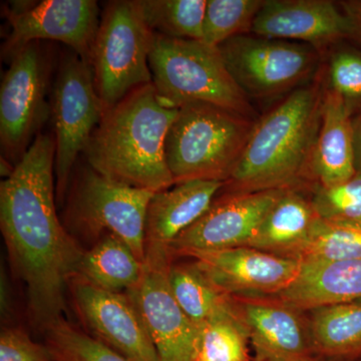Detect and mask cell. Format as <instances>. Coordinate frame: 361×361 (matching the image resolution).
Instances as JSON below:
<instances>
[{
	"label": "cell",
	"instance_id": "5b68a950",
	"mask_svg": "<svg viewBox=\"0 0 361 361\" xmlns=\"http://www.w3.org/2000/svg\"><path fill=\"white\" fill-rule=\"evenodd\" d=\"M149 63L152 84L165 106L210 104L243 116L251 110L218 47L154 33Z\"/></svg>",
	"mask_w": 361,
	"mask_h": 361
},
{
	"label": "cell",
	"instance_id": "83f0119b",
	"mask_svg": "<svg viewBox=\"0 0 361 361\" xmlns=\"http://www.w3.org/2000/svg\"><path fill=\"white\" fill-rule=\"evenodd\" d=\"M246 334L236 312L213 318L199 329L195 361H246Z\"/></svg>",
	"mask_w": 361,
	"mask_h": 361
},
{
	"label": "cell",
	"instance_id": "d4e9b609",
	"mask_svg": "<svg viewBox=\"0 0 361 361\" xmlns=\"http://www.w3.org/2000/svg\"><path fill=\"white\" fill-rule=\"evenodd\" d=\"M361 257V226L316 218L305 243L292 259L300 263H332Z\"/></svg>",
	"mask_w": 361,
	"mask_h": 361
},
{
	"label": "cell",
	"instance_id": "603a6c76",
	"mask_svg": "<svg viewBox=\"0 0 361 361\" xmlns=\"http://www.w3.org/2000/svg\"><path fill=\"white\" fill-rule=\"evenodd\" d=\"M168 277L176 301L198 329L217 316L236 312L229 296L216 288L194 263H171Z\"/></svg>",
	"mask_w": 361,
	"mask_h": 361
},
{
	"label": "cell",
	"instance_id": "3957f363",
	"mask_svg": "<svg viewBox=\"0 0 361 361\" xmlns=\"http://www.w3.org/2000/svg\"><path fill=\"white\" fill-rule=\"evenodd\" d=\"M322 103L315 87H301L256 123L225 183L231 192L282 189L294 180L312 159Z\"/></svg>",
	"mask_w": 361,
	"mask_h": 361
},
{
	"label": "cell",
	"instance_id": "7c38bea8",
	"mask_svg": "<svg viewBox=\"0 0 361 361\" xmlns=\"http://www.w3.org/2000/svg\"><path fill=\"white\" fill-rule=\"evenodd\" d=\"M73 305L90 336L130 361H160L144 318L128 293L104 290L73 278Z\"/></svg>",
	"mask_w": 361,
	"mask_h": 361
},
{
	"label": "cell",
	"instance_id": "d6986e66",
	"mask_svg": "<svg viewBox=\"0 0 361 361\" xmlns=\"http://www.w3.org/2000/svg\"><path fill=\"white\" fill-rule=\"evenodd\" d=\"M291 310H310L361 299V257L332 263H300L298 276L278 294Z\"/></svg>",
	"mask_w": 361,
	"mask_h": 361
},
{
	"label": "cell",
	"instance_id": "4dcf8cb0",
	"mask_svg": "<svg viewBox=\"0 0 361 361\" xmlns=\"http://www.w3.org/2000/svg\"><path fill=\"white\" fill-rule=\"evenodd\" d=\"M332 92L349 102L361 99V56L342 51L332 56L329 66Z\"/></svg>",
	"mask_w": 361,
	"mask_h": 361
},
{
	"label": "cell",
	"instance_id": "9a60e30c",
	"mask_svg": "<svg viewBox=\"0 0 361 361\" xmlns=\"http://www.w3.org/2000/svg\"><path fill=\"white\" fill-rule=\"evenodd\" d=\"M169 268L144 264L141 283L128 294L144 318L160 361H195L199 329L173 296Z\"/></svg>",
	"mask_w": 361,
	"mask_h": 361
},
{
	"label": "cell",
	"instance_id": "ba28073f",
	"mask_svg": "<svg viewBox=\"0 0 361 361\" xmlns=\"http://www.w3.org/2000/svg\"><path fill=\"white\" fill-rule=\"evenodd\" d=\"M51 92L56 197L63 202L78 156L84 153L106 109L97 94L92 66L75 52L61 59Z\"/></svg>",
	"mask_w": 361,
	"mask_h": 361
},
{
	"label": "cell",
	"instance_id": "ac0fdd59",
	"mask_svg": "<svg viewBox=\"0 0 361 361\" xmlns=\"http://www.w3.org/2000/svg\"><path fill=\"white\" fill-rule=\"evenodd\" d=\"M311 164L322 187L339 184L357 173L355 127L349 104L332 90L322 99L319 130Z\"/></svg>",
	"mask_w": 361,
	"mask_h": 361
},
{
	"label": "cell",
	"instance_id": "d6a6232c",
	"mask_svg": "<svg viewBox=\"0 0 361 361\" xmlns=\"http://www.w3.org/2000/svg\"><path fill=\"white\" fill-rule=\"evenodd\" d=\"M346 14L353 25V30L361 37V1L345 4Z\"/></svg>",
	"mask_w": 361,
	"mask_h": 361
},
{
	"label": "cell",
	"instance_id": "2e32d148",
	"mask_svg": "<svg viewBox=\"0 0 361 361\" xmlns=\"http://www.w3.org/2000/svg\"><path fill=\"white\" fill-rule=\"evenodd\" d=\"M224 185L221 180H187L154 193L145 222V264L170 265L173 242L200 219Z\"/></svg>",
	"mask_w": 361,
	"mask_h": 361
},
{
	"label": "cell",
	"instance_id": "836d02e7",
	"mask_svg": "<svg viewBox=\"0 0 361 361\" xmlns=\"http://www.w3.org/2000/svg\"><path fill=\"white\" fill-rule=\"evenodd\" d=\"M355 127V147L356 169L361 171V120Z\"/></svg>",
	"mask_w": 361,
	"mask_h": 361
},
{
	"label": "cell",
	"instance_id": "6da1fadb",
	"mask_svg": "<svg viewBox=\"0 0 361 361\" xmlns=\"http://www.w3.org/2000/svg\"><path fill=\"white\" fill-rule=\"evenodd\" d=\"M56 141L40 134L0 184V226L14 274L25 285L35 327L63 317L85 250L56 212Z\"/></svg>",
	"mask_w": 361,
	"mask_h": 361
},
{
	"label": "cell",
	"instance_id": "f546056e",
	"mask_svg": "<svg viewBox=\"0 0 361 361\" xmlns=\"http://www.w3.org/2000/svg\"><path fill=\"white\" fill-rule=\"evenodd\" d=\"M311 205L326 222L361 226V171L339 184L322 186Z\"/></svg>",
	"mask_w": 361,
	"mask_h": 361
},
{
	"label": "cell",
	"instance_id": "4316f807",
	"mask_svg": "<svg viewBox=\"0 0 361 361\" xmlns=\"http://www.w3.org/2000/svg\"><path fill=\"white\" fill-rule=\"evenodd\" d=\"M42 331L45 345L56 361H130L65 317L49 323Z\"/></svg>",
	"mask_w": 361,
	"mask_h": 361
},
{
	"label": "cell",
	"instance_id": "8992f818",
	"mask_svg": "<svg viewBox=\"0 0 361 361\" xmlns=\"http://www.w3.org/2000/svg\"><path fill=\"white\" fill-rule=\"evenodd\" d=\"M153 195L111 180L85 163L66 192L63 225L78 242L94 244L106 234L116 235L145 264V222Z\"/></svg>",
	"mask_w": 361,
	"mask_h": 361
},
{
	"label": "cell",
	"instance_id": "7a4b0ae2",
	"mask_svg": "<svg viewBox=\"0 0 361 361\" xmlns=\"http://www.w3.org/2000/svg\"><path fill=\"white\" fill-rule=\"evenodd\" d=\"M178 113L161 103L153 84L137 87L104 111L82 153L85 163L111 180L153 193L174 186L165 142Z\"/></svg>",
	"mask_w": 361,
	"mask_h": 361
},
{
	"label": "cell",
	"instance_id": "f1b7e54d",
	"mask_svg": "<svg viewBox=\"0 0 361 361\" xmlns=\"http://www.w3.org/2000/svg\"><path fill=\"white\" fill-rule=\"evenodd\" d=\"M263 4L261 0H208L202 42L218 47L226 40L250 32Z\"/></svg>",
	"mask_w": 361,
	"mask_h": 361
},
{
	"label": "cell",
	"instance_id": "30bf717a",
	"mask_svg": "<svg viewBox=\"0 0 361 361\" xmlns=\"http://www.w3.org/2000/svg\"><path fill=\"white\" fill-rule=\"evenodd\" d=\"M227 70L246 96L270 97L293 87L316 63L310 45L240 35L218 47Z\"/></svg>",
	"mask_w": 361,
	"mask_h": 361
},
{
	"label": "cell",
	"instance_id": "8fae6325",
	"mask_svg": "<svg viewBox=\"0 0 361 361\" xmlns=\"http://www.w3.org/2000/svg\"><path fill=\"white\" fill-rule=\"evenodd\" d=\"M99 16L94 0L13 1L6 8L11 30L2 45V56L11 59L30 42L54 40L90 63Z\"/></svg>",
	"mask_w": 361,
	"mask_h": 361
},
{
	"label": "cell",
	"instance_id": "5bb4252c",
	"mask_svg": "<svg viewBox=\"0 0 361 361\" xmlns=\"http://www.w3.org/2000/svg\"><path fill=\"white\" fill-rule=\"evenodd\" d=\"M194 264L226 295L279 294L298 276L300 262L251 247L188 252Z\"/></svg>",
	"mask_w": 361,
	"mask_h": 361
},
{
	"label": "cell",
	"instance_id": "7402d4cb",
	"mask_svg": "<svg viewBox=\"0 0 361 361\" xmlns=\"http://www.w3.org/2000/svg\"><path fill=\"white\" fill-rule=\"evenodd\" d=\"M316 218L302 197L284 192L247 247L292 258L310 236Z\"/></svg>",
	"mask_w": 361,
	"mask_h": 361
},
{
	"label": "cell",
	"instance_id": "ffe728a7",
	"mask_svg": "<svg viewBox=\"0 0 361 361\" xmlns=\"http://www.w3.org/2000/svg\"><path fill=\"white\" fill-rule=\"evenodd\" d=\"M286 306L247 303L241 322L262 361H305V339L298 318Z\"/></svg>",
	"mask_w": 361,
	"mask_h": 361
},
{
	"label": "cell",
	"instance_id": "277c9868",
	"mask_svg": "<svg viewBox=\"0 0 361 361\" xmlns=\"http://www.w3.org/2000/svg\"><path fill=\"white\" fill-rule=\"evenodd\" d=\"M254 126L246 116L214 104L180 106L165 142L166 160L175 184L193 180L227 182Z\"/></svg>",
	"mask_w": 361,
	"mask_h": 361
},
{
	"label": "cell",
	"instance_id": "cb8c5ba5",
	"mask_svg": "<svg viewBox=\"0 0 361 361\" xmlns=\"http://www.w3.org/2000/svg\"><path fill=\"white\" fill-rule=\"evenodd\" d=\"M147 26L172 39H203L208 0H134Z\"/></svg>",
	"mask_w": 361,
	"mask_h": 361
},
{
	"label": "cell",
	"instance_id": "484cf974",
	"mask_svg": "<svg viewBox=\"0 0 361 361\" xmlns=\"http://www.w3.org/2000/svg\"><path fill=\"white\" fill-rule=\"evenodd\" d=\"M313 310V334L320 348L331 353L361 348V299Z\"/></svg>",
	"mask_w": 361,
	"mask_h": 361
},
{
	"label": "cell",
	"instance_id": "9c48e42d",
	"mask_svg": "<svg viewBox=\"0 0 361 361\" xmlns=\"http://www.w3.org/2000/svg\"><path fill=\"white\" fill-rule=\"evenodd\" d=\"M51 61L40 42H30L11 59L0 87L1 157L16 165L51 116L47 99Z\"/></svg>",
	"mask_w": 361,
	"mask_h": 361
},
{
	"label": "cell",
	"instance_id": "1f68e13d",
	"mask_svg": "<svg viewBox=\"0 0 361 361\" xmlns=\"http://www.w3.org/2000/svg\"><path fill=\"white\" fill-rule=\"evenodd\" d=\"M0 361H56L47 345L37 343L20 327L6 326L0 336Z\"/></svg>",
	"mask_w": 361,
	"mask_h": 361
},
{
	"label": "cell",
	"instance_id": "52a82bcc",
	"mask_svg": "<svg viewBox=\"0 0 361 361\" xmlns=\"http://www.w3.org/2000/svg\"><path fill=\"white\" fill-rule=\"evenodd\" d=\"M153 39L134 0L111 1L106 6L90 58L97 94L106 110L153 82L149 63Z\"/></svg>",
	"mask_w": 361,
	"mask_h": 361
},
{
	"label": "cell",
	"instance_id": "44dd1931",
	"mask_svg": "<svg viewBox=\"0 0 361 361\" xmlns=\"http://www.w3.org/2000/svg\"><path fill=\"white\" fill-rule=\"evenodd\" d=\"M144 264L122 239L106 234L85 250L78 276L116 293H128L141 283Z\"/></svg>",
	"mask_w": 361,
	"mask_h": 361
},
{
	"label": "cell",
	"instance_id": "4fadbf2b",
	"mask_svg": "<svg viewBox=\"0 0 361 361\" xmlns=\"http://www.w3.org/2000/svg\"><path fill=\"white\" fill-rule=\"evenodd\" d=\"M282 189L231 192L215 199L205 214L171 245V257L188 252L216 251L249 245Z\"/></svg>",
	"mask_w": 361,
	"mask_h": 361
},
{
	"label": "cell",
	"instance_id": "e0dca14e",
	"mask_svg": "<svg viewBox=\"0 0 361 361\" xmlns=\"http://www.w3.org/2000/svg\"><path fill=\"white\" fill-rule=\"evenodd\" d=\"M258 37L322 47L355 32L348 14L329 0H268L253 21Z\"/></svg>",
	"mask_w": 361,
	"mask_h": 361
}]
</instances>
